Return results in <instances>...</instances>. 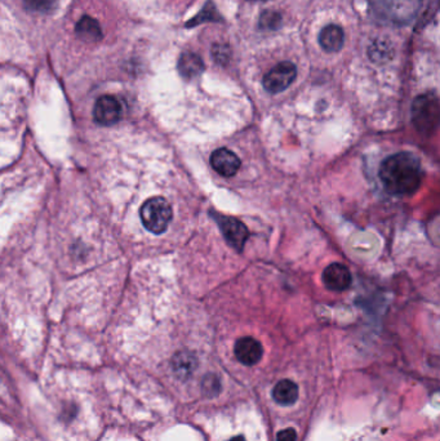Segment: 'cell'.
Instances as JSON below:
<instances>
[{
  "instance_id": "1",
  "label": "cell",
  "mask_w": 440,
  "mask_h": 441,
  "mask_svg": "<svg viewBox=\"0 0 440 441\" xmlns=\"http://www.w3.org/2000/svg\"><path fill=\"white\" fill-rule=\"evenodd\" d=\"M380 180L392 195H409L422 183L419 159L412 153H398L386 158L380 167Z\"/></svg>"
},
{
  "instance_id": "2",
  "label": "cell",
  "mask_w": 440,
  "mask_h": 441,
  "mask_svg": "<svg viewBox=\"0 0 440 441\" xmlns=\"http://www.w3.org/2000/svg\"><path fill=\"white\" fill-rule=\"evenodd\" d=\"M413 126L419 134L430 137L440 128V101L433 93L414 98L411 109Z\"/></svg>"
},
{
  "instance_id": "3",
  "label": "cell",
  "mask_w": 440,
  "mask_h": 441,
  "mask_svg": "<svg viewBox=\"0 0 440 441\" xmlns=\"http://www.w3.org/2000/svg\"><path fill=\"white\" fill-rule=\"evenodd\" d=\"M141 221L147 232L155 235L166 232L173 217L171 204L161 196H155L146 200L140 210Z\"/></svg>"
},
{
  "instance_id": "4",
  "label": "cell",
  "mask_w": 440,
  "mask_h": 441,
  "mask_svg": "<svg viewBox=\"0 0 440 441\" xmlns=\"http://www.w3.org/2000/svg\"><path fill=\"white\" fill-rule=\"evenodd\" d=\"M297 77V69L294 63L280 62L274 66L272 70L269 71L264 77V87L270 93H280L286 91L289 85L294 83Z\"/></svg>"
},
{
  "instance_id": "5",
  "label": "cell",
  "mask_w": 440,
  "mask_h": 441,
  "mask_svg": "<svg viewBox=\"0 0 440 441\" xmlns=\"http://www.w3.org/2000/svg\"><path fill=\"white\" fill-rule=\"evenodd\" d=\"M216 219L221 232L224 234L225 239L227 240V243L234 249H237L238 252H242L245 248V241L249 236V232H248L247 226L237 218L217 214Z\"/></svg>"
},
{
  "instance_id": "6",
  "label": "cell",
  "mask_w": 440,
  "mask_h": 441,
  "mask_svg": "<svg viewBox=\"0 0 440 441\" xmlns=\"http://www.w3.org/2000/svg\"><path fill=\"white\" fill-rule=\"evenodd\" d=\"M122 116V105L112 96H102L97 99L93 109V118L101 126H112Z\"/></svg>"
},
{
  "instance_id": "7",
  "label": "cell",
  "mask_w": 440,
  "mask_h": 441,
  "mask_svg": "<svg viewBox=\"0 0 440 441\" xmlns=\"http://www.w3.org/2000/svg\"><path fill=\"white\" fill-rule=\"evenodd\" d=\"M351 273L343 263H331L323 271V283L328 290L343 292L351 285Z\"/></svg>"
},
{
  "instance_id": "8",
  "label": "cell",
  "mask_w": 440,
  "mask_h": 441,
  "mask_svg": "<svg viewBox=\"0 0 440 441\" xmlns=\"http://www.w3.org/2000/svg\"><path fill=\"white\" fill-rule=\"evenodd\" d=\"M234 352L242 364L252 366L261 360L264 355V349L262 344L253 337H242L235 343Z\"/></svg>"
},
{
  "instance_id": "9",
  "label": "cell",
  "mask_w": 440,
  "mask_h": 441,
  "mask_svg": "<svg viewBox=\"0 0 440 441\" xmlns=\"http://www.w3.org/2000/svg\"><path fill=\"white\" fill-rule=\"evenodd\" d=\"M210 165L218 175L222 177H232L238 173L240 159L229 148H218L210 156Z\"/></svg>"
},
{
  "instance_id": "10",
  "label": "cell",
  "mask_w": 440,
  "mask_h": 441,
  "mask_svg": "<svg viewBox=\"0 0 440 441\" xmlns=\"http://www.w3.org/2000/svg\"><path fill=\"white\" fill-rule=\"evenodd\" d=\"M345 34L343 28L337 25H328L323 28L319 34V44L321 48L328 53H335L343 48Z\"/></svg>"
},
{
  "instance_id": "11",
  "label": "cell",
  "mask_w": 440,
  "mask_h": 441,
  "mask_svg": "<svg viewBox=\"0 0 440 441\" xmlns=\"http://www.w3.org/2000/svg\"><path fill=\"white\" fill-rule=\"evenodd\" d=\"M273 399L280 405H294L299 399V386L291 379H281L274 386Z\"/></svg>"
},
{
  "instance_id": "12",
  "label": "cell",
  "mask_w": 440,
  "mask_h": 441,
  "mask_svg": "<svg viewBox=\"0 0 440 441\" xmlns=\"http://www.w3.org/2000/svg\"><path fill=\"white\" fill-rule=\"evenodd\" d=\"M75 31L77 36L85 42H98L102 39V30L100 23L90 16H84L79 20Z\"/></svg>"
},
{
  "instance_id": "13",
  "label": "cell",
  "mask_w": 440,
  "mask_h": 441,
  "mask_svg": "<svg viewBox=\"0 0 440 441\" xmlns=\"http://www.w3.org/2000/svg\"><path fill=\"white\" fill-rule=\"evenodd\" d=\"M203 70H204V62L200 57L191 52L182 55L180 62H178V71L182 77L185 79H193V77H198L199 74H202Z\"/></svg>"
},
{
  "instance_id": "14",
  "label": "cell",
  "mask_w": 440,
  "mask_h": 441,
  "mask_svg": "<svg viewBox=\"0 0 440 441\" xmlns=\"http://www.w3.org/2000/svg\"><path fill=\"white\" fill-rule=\"evenodd\" d=\"M389 53H392V49L389 47L387 43L375 42L370 48V57L373 60V62L387 61L390 58Z\"/></svg>"
},
{
  "instance_id": "15",
  "label": "cell",
  "mask_w": 440,
  "mask_h": 441,
  "mask_svg": "<svg viewBox=\"0 0 440 441\" xmlns=\"http://www.w3.org/2000/svg\"><path fill=\"white\" fill-rule=\"evenodd\" d=\"M280 23H281L280 14L273 11H267L265 13H262L259 18V28L264 30H275L279 28Z\"/></svg>"
},
{
  "instance_id": "16",
  "label": "cell",
  "mask_w": 440,
  "mask_h": 441,
  "mask_svg": "<svg viewBox=\"0 0 440 441\" xmlns=\"http://www.w3.org/2000/svg\"><path fill=\"white\" fill-rule=\"evenodd\" d=\"M25 6L34 12H48L53 7V0H25Z\"/></svg>"
},
{
  "instance_id": "17",
  "label": "cell",
  "mask_w": 440,
  "mask_h": 441,
  "mask_svg": "<svg viewBox=\"0 0 440 441\" xmlns=\"http://www.w3.org/2000/svg\"><path fill=\"white\" fill-rule=\"evenodd\" d=\"M193 364H194V359H191L186 354L182 356V359L177 357V371H183V373L190 371V369L193 368Z\"/></svg>"
},
{
  "instance_id": "18",
  "label": "cell",
  "mask_w": 440,
  "mask_h": 441,
  "mask_svg": "<svg viewBox=\"0 0 440 441\" xmlns=\"http://www.w3.org/2000/svg\"><path fill=\"white\" fill-rule=\"evenodd\" d=\"M277 441H297V432L294 428H284L277 436Z\"/></svg>"
},
{
  "instance_id": "19",
  "label": "cell",
  "mask_w": 440,
  "mask_h": 441,
  "mask_svg": "<svg viewBox=\"0 0 440 441\" xmlns=\"http://www.w3.org/2000/svg\"><path fill=\"white\" fill-rule=\"evenodd\" d=\"M229 441H245V436H235V437H232Z\"/></svg>"
},
{
  "instance_id": "20",
  "label": "cell",
  "mask_w": 440,
  "mask_h": 441,
  "mask_svg": "<svg viewBox=\"0 0 440 441\" xmlns=\"http://www.w3.org/2000/svg\"><path fill=\"white\" fill-rule=\"evenodd\" d=\"M253 1H257V0H253ZM259 1H265V0H259Z\"/></svg>"
}]
</instances>
